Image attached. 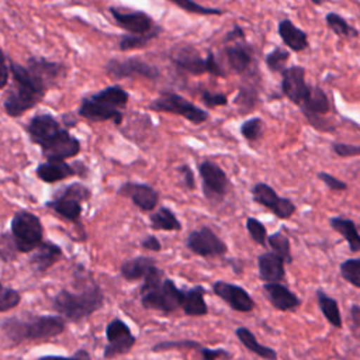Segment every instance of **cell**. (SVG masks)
<instances>
[{"label":"cell","mask_w":360,"mask_h":360,"mask_svg":"<svg viewBox=\"0 0 360 360\" xmlns=\"http://www.w3.org/2000/svg\"><path fill=\"white\" fill-rule=\"evenodd\" d=\"M87 276L89 274L84 269L82 273L79 291L62 288L60 291H58V294L52 297V309L58 312V315L63 316L68 321L79 322L103 308L104 294L100 285L91 277L86 280Z\"/></svg>","instance_id":"6da1fadb"},{"label":"cell","mask_w":360,"mask_h":360,"mask_svg":"<svg viewBox=\"0 0 360 360\" xmlns=\"http://www.w3.org/2000/svg\"><path fill=\"white\" fill-rule=\"evenodd\" d=\"M66 328V319L60 315L7 316L0 322V332L13 343L41 340L60 335Z\"/></svg>","instance_id":"7a4b0ae2"},{"label":"cell","mask_w":360,"mask_h":360,"mask_svg":"<svg viewBox=\"0 0 360 360\" xmlns=\"http://www.w3.org/2000/svg\"><path fill=\"white\" fill-rule=\"evenodd\" d=\"M10 73L13 76V87L4 98V111L10 117H21L34 108L45 96L46 87L20 63L10 60Z\"/></svg>","instance_id":"3957f363"},{"label":"cell","mask_w":360,"mask_h":360,"mask_svg":"<svg viewBox=\"0 0 360 360\" xmlns=\"http://www.w3.org/2000/svg\"><path fill=\"white\" fill-rule=\"evenodd\" d=\"M129 100L128 91L118 84L105 87L91 96L83 97L77 108V114L82 118L103 122L112 121L115 125L122 122L124 114L121 108L127 105Z\"/></svg>","instance_id":"277c9868"},{"label":"cell","mask_w":360,"mask_h":360,"mask_svg":"<svg viewBox=\"0 0 360 360\" xmlns=\"http://www.w3.org/2000/svg\"><path fill=\"white\" fill-rule=\"evenodd\" d=\"M91 191L82 183H70L53 193L52 200L45 202L46 208H51L62 218L77 222L82 215V202L89 201Z\"/></svg>","instance_id":"5b68a950"},{"label":"cell","mask_w":360,"mask_h":360,"mask_svg":"<svg viewBox=\"0 0 360 360\" xmlns=\"http://www.w3.org/2000/svg\"><path fill=\"white\" fill-rule=\"evenodd\" d=\"M10 232L20 253H31L44 240V226L41 219L25 210L17 211L13 215Z\"/></svg>","instance_id":"8992f818"},{"label":"cell","mask_w":360,"mask_h":360,"mask_svg":"<svg viewBox=\"0 0 360 360\" xmlns=\"http://www.w3.org/2000/svg\"><path fill=\"white\" fill-rule=\"evenodd\" d=\"M148 108L156 112H169L180 115L195 125L202 124L210 118V114L205 110L197 107L194 103L188 101L187 98L174 91L162 93L158 98L148 104Z\"/></svg>","instance_id":"52a82bcc"},{"label":"cell","mask_w":360,"mask_h":360,"mask_svg":"<svg viewBox=\"0 0 360 360\" xmlns=\"http://www.w3.org/2000/svg\"><path fill=\"white\" fill-rule=\"evenodd\" d=\"M141 304L146 309L172 314L181 308V290L172 278H165L158 287L139 294Z\"/></svg>","instance_id":"ba28073f"},{"label":"cell","mask_w":360,"mask_h":360,"mask_svg":"<svg viewBox=\"0 0 360 360\" xmlns=\"http://www.w3.org/2000/svg\"><path fill=\"white\" fill-rule=\"evenodd\" d=\"M198 173L204 197L211 204L221 202L231 190V181L225 170L212 160H204L198 165Z\"/></svg>","instance_id":"9c48e42d"},{"label":"cell","mask_w":360,"mask_h":360,"mask_svg":"<svg viewBox=\"0 0 360 360\" xmlns=\"http://www.w3.org/2000/svg\"><path fill=\"white\" fill-rule=\"evenodd\" d=\"M186 248L194 255L205 259L222 257L228 252L226 243L210 226H201L191 231L186 238Z\"/></svg>","instance_id":"30bf717a"},{"label":"cell","mask_w":360,"mask_h":360,"mask_svg":"<svg viewBox=\"0 0 360 360\" xmlns=\"http://www.w3.org/2000/svg\"><path fill=\"white\" fill-rule=\"evenodd\" d=\"M107 345L103 352L105 360H111L117 356H122L131 352L136 338L134 336L129 326L120 318L111 319L105 326Z\"/></svg>","instance_id":"8fae6325"},{"label":"cell","mask_w":360,"mask_h":360,"mask_svg":"<svg viewBox=\"0 0 360 360\" xmlns=\"http://www.w3.org/2000/svg\"><path fill=\"white\" fill-rule=\"evenodd\" d=\"M105 72L114 79L142 77L148 80H156L160 77V70L155 65H150L139 58L128 59H110L105 63Z\"/></svg>","instance_id":"7c38bea8"},{"label":"cell","mask_w":360,"mask_h":360,"mask_svg":"<svg viewBox=\"0 0 360 360\" xmlns=\"http://www.w3.org/2000/svg\"><path fill=\"white\" fill-rule=\"evenodd\" d=\"M250 191L253 201L271 211V214L278 219H288L297 211L295 204L290 198L280 197L267 183L259 181L252 187Z\"/></svg>","instance_id":"4fadbf2b"},{"label":"cell","mask_w":360,"mask_h":360,"mask_svg":"<svg viewBox=\"0 0 360 360\" xmlns=\"http://www.w3.org/2000/svg\"><path fill=\"white\" fill-rule=\"evenodd\" d=\"M224 58L228 68L236 75L257 76L255 49L246 41H238L231 45H226L224 49Z\"/></svg>","instance_id":"5bb4252c"},{"label":"cell","mask_w":360,"mask_h":360,"mask_svg":"<svg viewBox=\"0 0 360 360\" xmlns=\"http://www.w3.org/2000/svg\"><path fill=\"white\" fill-rule=\"evenodd\" d=\"M281 91L295 105H301L311 93V86L305 80V69L298 65L287 66L281 73Z\"/></svg>","instance_id":"9a60e30c"},{"label":"cell","mask_w":360,"mask_h":360,"mask_svg":"<svg viewBox=\"0 0 360 360\" xmlns=\"http://www.w3.org/2000/svg\"><path fill=\"white\" fill-rule=\"evenodd\" d=\"M63 129L65 127L60 125V122L51 114L34 115L25 127L31 142L38 145L41 149L51 143Z\"/></svg>","instance_id":"2e32d148"},{"label":"cell","mask_w":360,"mask_h":360,"mask_svg":"<svg viewBox=\"0 0 360 360\" xmlns=\"http://www.w3.org/2000/svg\"><path fill=\"white\" fill-rule=\"evenodd\" d=\"M212 292L236 312L248 314L252 312L255 308V300L252 298V295L238 284L217 280L212 284Z\"/></svg>","instance_id":"e0dca14e"},{"label":"cell","mask_w":360,"mask_h":360,"mask_svg":"<svg viewBox=\"0 0 360 360\" xmlns=\"http://www.w3.org/2000/svg\"><path fill=\"white\" fill-rule=\"evenodd\" d=\"M27 69L46 87L58 84L66 76V66L62 62L49 60L42 56H31L27 60Z\"/></svg>","instance_id":"ac0fdd59"},{"label":"cell","mask_w":360,"mask_h":360,"mask_svg":"<svg viewBox=\"0 0 360 360\" xmlns=\"http://www.w3.org/2000/svg\"><path fill=\"white\" fill-rule=\"evenodd\" d=\"M117 193L121 197L131 198L134 205L145 212L153 211L159 202V193L146 183L125 181L120 186Z\"/></svg>","instance_id":"d6986e66"},{"label":"cell","mask_w":360,"mask_h":360,"mask_svg":"<svg viewBox=\"0 0 360 360\" xmlns=\"http://www.w3.org/2000/svg\"><path fill=\"white\" fill-rule=\"evenodd\" d=\"M111 15L117 21V24L128 31V34H135V35H142L148 34L155 28V22L149 14L145 11L139 10H129V11H122L121 8L111 7L110 8Z\"/></svg>","instance_id":"ffe728a7"},{"label":"cell","mask_w":360,"mask_h":360,"mask_svg":"<svg viewBox=\"0 0 360 360\" xmlns=\"http://www.w3.org/2000/svg\"><path fill=\"white\" fill-rule=\"evenodd\" d=\"M263 294L271 307L281 312H294L301 307V298L283 283H264Z\"/></svg>","instance_id":"44dd1931"},{"label":"cell","mask_w":360,"mask_h":360,"mask_svg":"<svg viewBox=\"0 0 360 360\" xmlns=\"http://www.w3.org/2000/svg\"><path fill=\"white\" fill-rule=\"evenodd\" d=\"M172 62L183 72L191 75L207 73V60L191 45H179L170 53Z\"/></svg>","instance_id":"7402d4cb"},{"label":"cell","mask_w":360,"mask_h":360,"mask_svg":"<svg viewBox=\"0 0 360 360\" xmlns=\"http://www.w3.org/2000/svg\"><path fill=\"white\" fill-rule=\"evenodd\" d=\"M41 150L46 160H65L76 156L80 152V142L65 128L53 142Z\"/></svg>","instance_id":"603a6c76"},{"label":"cell","mask_w":360,"mask_h":360,"mask_svg":"<svg viewBox=\"0 0 360 360\" xmlns=\"http://www.w3.org/2000/svg\"><path fill=\"white\" fill-rule=\"evenodd\" d=\"M257 270L263 283H283L285 280V262L274 252H264L257 256Z\"/></svg>","instance_id":"cb8c5ba5"},{"label":"cell","mask_w":360,"mask_h":360,"mask_svg":"<svg viewBox=\"0 0 360 360\" xmlns=\"http://www.w3.org/2000/svg\"><path fill=\"white\" fill-rule=\"evenodd\" d=\"M62 257L63 252L56 243L51 240H42V243L31 252L28 263L34 271L44 273L55 266Z\"/></svg>","instance_id":"d4e9b609"},{"label":"cell","mask_w":360,"mask_h":360,"mask_svg":"<svg viewBox=\"0 0 360 360\" xmlns=\"http://www.w3.org/2000/svg\"><path fill=\"white\" fill-rule=\"evenodd\" d=\"M277 32L284 45L292 52H302L308 48V35L304 30L298 28L291 20L284 18L277 24Z\"/></svg>","instance_id":"484cf974"},{"label":"cell","mask_w":360,"mask_h":360,"mask_svg":"<svg viewBox=\"0 0 360 360\" xmlns=\"http://www.w3.org/2000/svg\"><path fill=\"white\" fill-rule=\"evenodd\" d=\"M35 174L44 183H56L77 174V172L75 166L66 163L65 160H46L37 166Z\"/></svg>","instance_id":"4316f807"},{"label":"cell","mask_w":360,"mask_h":360,"mask_svg":"<svg viewBox=\"0 0 360 360\" xmlns=\"http://www.w3.org/2000/svg\"><path fill=\"white\" fill-rule=\"evenodd\" d=\"M205 288L202 285H194L191 288L181 290V309L188 316H204L208 314V305L205 302Z\"/></svg>","instance_id":"83f0119b"},{"label":"cell","mask_w":360,"mask_h":360,"mask_svg":"<svg viewBox=\"0 0 360 360\" xmlns=\"http://www.w3.org/2000/svg\"><path fill=\"white\" fill-rule=\"evenodd\" d=\"M329 225L335 232L342 235V238L349 245L350 252H360V232L353 219L345 217H332L329 219Z\"/></svg>","instance_id":"f1b7e54d"},{"label":"cell","mask_w":360,"mask_h":360,"mask_svg":"<svg viewBox=\"0 0 360 360\" xmlns=\"http://www.w3.org/2000/svg\"><path fill=\"white\" fill-rule=\"evenodd\" d=\"M235 336L238 338V340L252 353H255L256 356L262 357L263 360H277L278 354L277 352L270 347V346H264L260 342H257L256 336L252 333L250 329H248L246 326H238L235 329Z\"/></svg>","instance_id":"f546056e"},{"label":"cell","mask_w":360,"mask_h":360,"mask_svg":"<svg viewBox=\"0 0 360 360\" xmlns=\"http://www.w3.org/2000/svg\"><path fill=\"white\" fill-rule=\"evenodd\" d=\"M155 260L148 256H136L121 263L120 274L127 281H136L146 276L149 269L155 266Z\"/></svg>","instance_id":"4dcf8cb0"},{"label":"cell","mask_w":360,"mask_h":360,"mask_svg":"<svg viewBox=\"0 0 360 360\" xmlns=\"http://www.w3.org/2000/svg\"><path fill=\"white\" fill-rule=\"evenodd\" d=\"M315 298H316V304L319 311L322 312L323 318L336 329H342L343 328V319L340 315V309H339V304L335 298H332L330 295H328L322 288H318L315 291Z\"/></svg>","instance_id":"1f68e13d"},{"label":"cell","mask_w":360,"mask_h":360,"mask_svg":"<svg viewBox=\"0 0 360 360\" xmlns=\"http://www.w3.org/2000/svg\"><path fill=\"white\" fill-rule=\"evenodd\" d=\"M298 108L304 115H326L330 111V103L326 93L321 87L311 86V93L308 98Z\"/></svg>","instance_id":"d6a6232c"},{"label":"cell","mask_w":360,"mask_h":360,"mask_svg":"<svg viewBox=\"0 0 360 360\" xmlns=\"http://www.w3.org/2000/svg\"><path fill=\"white\" fill-rule=\"evenodd\" d=\"M235 105L239 108L240 114H248L253 111L259 103V89L252 80L245 82L239 86L238 94L235 97Z\"/></svg>","instance_id":"836d02e7"},{"label":"cell","mask_w":360,"mask_h":360,"mask_svg":"<svg viewBox=\"0 0 360 360\" xmlns=\"http://www.w3.org/2000/svg\"><path fill=\"white\" fill-rule=\"evenodd\" d=\"M150 228L155 231H180L181 224L176 214L169 208L162 205L149 217Z\"/></svg>","instance_id":"e575fe53"},{"label":"cell","mask_w":360,"mask_h":360,"mask_svg":"<svg viewBox=\"0 0 360 360\" xmlns=\"http://www.w3.org/2000/svg\"><path fill=\"white\" fill-rule=\"evenodd\" d=\"M267 246L271 249V252H274L276 255L283 257L285 264H291L292 263L291 243H290V239H288V236L285 233H283L281 231L270 233L267 236Z\"/></svg>","instance_id":"d590c367"},{"label":"cell","mask_w":360,"mask_h":360,"mask_svg":"<svg viewBox=\"0 0 360 360\" xmlns=\"http://www.w3.org/2000/svg\"><path fill=\"white\" fill-rule=\"evenodd\" d=\"M162 27L155 25V28L152 31H149L148 34H142V35H135V34H124L120 38V49L121 51H131V49H136V48H143L146 44H149L152 39H155L160 32H162Z\"/></svg>","instance_id":"8d00e7d4"},{"label":"cell","mask_w":360,"mask_h":360,"mask_svg":"<svg viewBox=\"0 0 360 360\" xmlns=\"http://www.w3.org/2000/svg\"><path fill=\"white\" fill-rule=\"evenodd\" d=\"M326 25L330 28V31L338 35V37H345V38H356L359 37V30L350 25L340 14L338 13H328L325 15Z\"/></svg>","instance_id":"74e56055"},{"label":"cell","mask_w":360,"mask_h":360,"mask_svg":"<svg viewBox=\"0 0 360 360\" xmlns=\"http://www.w3.org/2000/svg\"><path fill=\"white\" fill-rule=\"evenodd\" d=\"M340 277L360 290V257H350L339 264Z\"/></svg>","instance_id":"f35d334b"},{"label":"cell","mask_w":360,"mask_h":360,"mask_svg":"<svg viewBox=\"0 0 360 360\" xmlns=\"http://www.w3.org/2000/svg\"><path fill=\"white\" fill-rule=\"evenodd\" d=\"M290 59V51L283 46H276L264 58V63L271 73H283L287 68V60Z\"/></svg>","instance_id":"ab89813d"},{"label":"cell","mask_w":360,"mask_h":360,"mask_svg":"<svg viewBox=\"0 0 360 360\" xmlns=\"http://www.w3.org/2000/svg\"><path fill=\"white\" fill-rule=\"evenodd\" d=\"M264 132V124L260 117H252L242 122L240 125V135L248 142H257L262 139Z\"/></svg>","instance_id":"60d3db41"},{"label":"cell","mask_w":360,"mask_h":360,"mask_svg":"<svg viewBox=\"0 0 360 360\" xmlns=\"http://www.w3.org/2000/svg\"><path fill=\"white\" fill-rule=\"evenodd\" d=\"M246 231L249 233V236L252 238V240L260 246H266L267 245V229L264 226L263 222H260L257 218L255 217H248L246 218Z\"/></svg>","instance_id":"b9f144b4"},{"label":"cell","mask_w":360,"mask_h":360,"mask_svg":"<svg viewBox=\"0 0 360 360\" xmlns=\"http://www.w3.org/2000/svg\"><path fill=\"white\" fill-rule=\"evenodd\" d=\"M174 3L177 7L187 13L198 14V15H221L222 11L219 8H212V7H205L194 0H169Z\"/></svg>","instance_id":"7bdbcfd3"},{"label":"cell","mask_w":360,"mask_h":360,"mask_svg":"<svg viewBox=\"0 0 360 360\" xmlns=\"http://www.w3.org/2000/svg\"><path fill=\"white\" fill-rule=\"evenodd\" d=\"M21 302V294L10 288L0 281V312H7L14 309Z\"/></svg>","instance_id":"ee69618b"},{"label":"cell","mask_w":360,"mask_h":360,"mask_svg":"<svg viewBox=\"0 0 360 360\" xmlns=\"http://www.w3.org/2000/svg\"><path fill=\"white\" fill-rule=\"evenodd\" d=\"M202 345H200L195 340L190 339H183V340H165L159 342L152 346V352H166V350H173V349H193L195 352H200Z\"/></svg>","instance_id":"f6af8a7d"},{"label":"cell","mask_w":360,"mask_h":360,"mask_svg":"<svg viewBox=\"0 0 360 360\" xmlns=\"http://www.w3.org/2000/svg\"><path fill=\"white\" fill-rule=\"evenodd\" d=\"M18 249L13 239L11 232H3L0 235V259L3 262H13L17 259Z\"/></svg>","instance_id":"bcb514c9"},{"label":"cell","mask_w":360,"mask_h":360,"mask_svg":"<svg viewBox=\"0 0 360 360\" xmlns=\"http://www.w3.org/2000/svg\"><path fill=\"white\" fill-rule=\"evenodd\" d=\"M165 278H166L165 271H163L162 269H159L156 264L152 266V267L149 269V271L146 273V276L143 277V283H142V285H141V288H139V294L146 292V291H149V290L158 287Z\"/></svg>","instance_id":"7dc6e473"},{"label":"cell","mask_w":360,"mask_h":360,"mask_svg":"<svg viewBox=\"0 0 360 360\" xmlns=\"http://www.w3.org/2000/svg\"><path fill=\"white\" fill-rule=\"evenodd\" d=\"M305 120L308 121V124L321 132H333L336 129V124L330 120L326 118L325 115H314V114H307L304 115Z\"/></svg>","instance_id":"c3c4849f"},{"label":"cell","mask_w":360,"mask_h":360,"mask_svg":"<svg viewBox=\"0 0 360 360\" xmlns=\"http://www.w3.org/2000/svg\"><path fill=\"white\" fill-rule=\"evenodd\" d=\"M318 179L332 191H346L349 188L346 181L335 177L333 174H330L328 172H319L318 173Z\"/></svg>","instance_id":"681fc988"},{"label":"cell","mask_w":360,"mask_h":360,"mask_svg":"<svg viewBox=\"0 0 360 360\" xmlns=\"http://www.w3.org/2000/svg\"><path fill=\"white\" fill-rule=\"evenodd\" d=\"M330 149L335 155L340 158H353L360 156V145H352V143H343V142H333L330 145Z\"/></svg>","instance_id":"f907efd6"},{"label":"cell","mask_w":360,"mask_h":360,"mask_svg":"<svg viewBox=\"0 0 360 360\" xmlns=\"http://www.w3.org/2000/svg\"><path fill=\"white\" fill-rule=\"evenodd\" d=\"M201 101L205 107H218V105H226L228 97L224 93L202 90L201 91Z\"/></svg>","instance_id":"816d5d0a"},{"label":"cell","mask_w":360,"mask_h":360,"mask_svg":"<svg viewBox=\"0 0 360 360\" xmlns=\"http://www.w3.org/2000/svg\"><path fill=\"white\" fill-rule=\"evenodd\" d=\"M177 177L181 183L183 187H186L187 190H194L195 188V177H194V173L191 170V167L184 163V165H180L177 169Z\"/></svg>","instance_id":"f5cc1de1"},{"label":"cell","mask_w":360,"mask_h":360,"mask_svg":"<svg viewBox=\"0 0 360 360\" xmlns=\"http://www.w3.org/2000/svg\"><path fill=\"white\" fill-rule=\"evenodd\" d=\"M35 360H91L90 357V353L84 349V347H80L77 349L73 354L70 356H60V354H48V356H41Z\"/></svg>","instance_id":"db71d44e"},{"label":"cell","mask_w":360,"mask_h":360,"mask_svg":"<svg viewBox=\"0 0 360 360\" xmlns=\"http://www.w3.org/2000/svg\"><path fill=\"white\" fill-rule=\"evenodd\" d=\"M198 353H200L202 360H218V359H231L232 357V354L228 350L222 349V347L210 349V347L202 346Z\"/></svg>","instance_id":"11a10c76"},{"label":"cell","mask_w":360,"mask_h":360,"mask_svg":"<svg viewBox=\"0 0 360 360\" xmlns=\"http://www.w3.org/2000/svg\"><path fill=\"white\" fill-rule=\"evenodd\" d=\"M205 60H207V73L214 75V76H219V77L225 76V72H224L222 66L218 63L215 55L211 51L207 53Z\"/></svg>","instance_id":"9f6ffc18"},{"label":"cell","mask_w":360,"mask_h":360,"mask_svg":"<svg viewBox=\"0 0 360 360\" xmlns=\"http://www.w3.org/2000/svg\"><path fill=\"white\" fill-rule=\"evenodd\" d=\"M8 76H10V66L7 65V58L0 48V90L7 86Z\"/></svg>","instance_id":"6f0895ef"},{"label":"cell","mask_w":360,"mask_h":360,"mask_svg":"<svg viewBox=\"0 0 360 360\" xmlns=\"http://www.w3.org/2000/svg\"><path fill=\"white\" fill-rule=\"evenodd\" d=\"M238 41H245V31L240 25L235 24L224 37V42H238Z\"/></svg>","instance_id":"680465c9"},{"label":"cell","mask_w":360,"mask_h":360,"mask_svg":"<svg viewBox=\"0 0 360 360\" xmlns=\"http://www.w3.org/2000/svg\"><path fill=\"white\" fill-rule=\"evenodd\" d=\"M141 246L146 250H152V252H160L162 250V243L160 240L153 236V235H148L141 240Z\"/></svg>","instance_id":"91938a15"},{"label":"cell","mask_w":360,"mask_h":360,"mask_svg":"<svg viewBox=\"0 0 360 360\" xmlns=\"http://www.w3.org/2000/svg\"><path fill=\"white\" fill-rule=\"evenodd\" d=\"M350 322H352V330L360 329V304H352L349 309Z\"/></svg>","instance_id":"94428289"},{"label":"cell","mask_w":360,"mask_h":360,"mask_svg":"<svg viewBox=\"0 0 360 360\" xmlns=\"http://www.w3.org/2000/svg\"><path fill=\"white\" fill-rule=\"evenodd\" d=\"M326 0H311V3L312 4H315V6H321V4H323Z\"/></svg>","instance_id":"6125c7cd"}]
</instances>
